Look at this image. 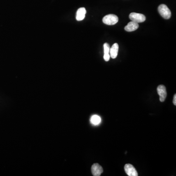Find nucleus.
<instances>
[{"instance_id":"7","label":"nucleus","mask_w":176,"mask_h":176,"mask_svg":"<svg viewBox=\"0 0 176 176\" xmlns=\"http://www.w3.org/2000/svg\"><path fill=\"white\" fill-rule=\"evenodd\" d=\"M139 27L138 23L131 21L128 23L127 25L125 26L124 29L127 32H132V31L136 30Z\"/></svg>"},{"instance_id":"5","label":"nucleus","mask_w":176,"mask_h":176,"mask_svg":"<svg viewBox=\"0 0 176 176\" xmlns=\"http://www.w3.org/2000/svg\"><path fill=\"white\" fill-rule=\"evenodd\" d=\"M125 171L129 176H137L138 173L133 165L131 164H126L124 166Z\"/></svg>"},{"instance_id":"11","label":"nucleus","mask_w":176,"mask_h":176,"mask_svg":"<svg viewBox=\"0 0 176 176\" xmlns=\"http://www.w3.org/2000/svg\"><path fill=\"white\" fill-rule=\"evenodd\" d=\"M90 121L93 124L97 125L100 123L101 118L98 115H94L90 118Z\"/></svg>"},{"instance_id":"12","label":"nucleus","mask_w":176,"mask_h":176,"mask_svg":"<svg viewBox=\"0 0 176 176\" xmlns=\"http://www.w3.org/2000/svg\"><path fill=\"white\" fill-rule=\"evenodd\" d=\"M173 104H174V105H176V95L175 94V95L174 96V99H173Z\"/></svg>"},{"instance_id":"10","label":"nucleus","mask_w":176,"mask_h":176,"mask_svg":"<svg viewBox=\"0 0 176 176\" xmlns=\"http://www.w3.org/2000/svg\"><path fill=\"white\" fill-rule=\"evenodd\" d=\"M104 47V59L105 60V61H109L110 60V47L109 44L107 43H105L103 45Z\"/></svg>"},{"instance_id":"2","label":"nucleus","mask_w":176,"mask_h":176,"mask_svg":"<svg viewBox=\"0 0 176 176\" xmlns=\"http://www.w3.org/2000/svg\"><path fill=\"white\" fill-rule=\"evenodd\" d=\"M102 21L105 24L107 25H114L118 21V18L114 14H108L104 16Z\"/></svg>"},{"instance_id":"1","label":"nucleus","mask_w":176,"mask_h":176,"mask_svg":"<svg viewBox=\"0 0 176 176\" xmlns=\"http://www.w3.org/2000/svg\"><path fill=\"white\" fill-rule=\"evenodd\" d=\"M158 12L162 17L169 19L171 16V12L166 5L161 4L158 7Z\"/></svg>"},{"instance_id":"9","label":"nucleus","mask_w":176,"mask_h":176,"mask_svg":"<svg viewBox=\"0 0 176 176\" xmlns=\"http://www.w3.org/2000/svg\"><path fill=\"white\" fill-rule=\"evenodd\" d=\"M86 9L84 7H81L78 9L76 12V19L78 21H82L85 17L86 15Z\"/></svg>"},{"instance_id":"6","label":"nucleus","mask_w":176,"mask_h":176,"mask_svg":"<svg viewBox=\"0 0 176 176\" xmlns=\"http://www.w3.org/2000/svg\"><path fill=\"white\" fill-rule=\"evenodd\" d=\"M92 174L94 176H100L103 172V168L99 164H95L91 168Z\"/></svg>"},{"instance_id":"4","label":"nucleus","mask_w":176,"mask_h":176,"mask_svg":"<svg viewBox=\"0 0 176 176\" xmlns=\"http://www.w3.org/2000/svg\"><path fill=\"white\" fill-rule=\"evenodd\" d=\"M157 92L158 95L160 96V102H163L165 100L167 96V92L165 87L163 85H160L157 88Z\"/></svg>"},{"instance_id":"3","label":"nucleus","mask_w":176,"mask_h":176,"mask_svg":"<svg viewBox=\"0 0 176 176\" xmlns=\"http://www.w3.org/2000/svg\"><path fill=\"white\" fill-rule=\"evenodd\" d=\"M129 18L131 20L136 23H140L144 22L146 20L145 15L141 13L132 12L130 13Z\"/></svg>"},{"instance_id":"8","label":"nucleus","mask_w":176,"mask_h":176,"mask_svg":"<svg viewBox=\"0 0 176 176\" xmlns=\"http://www.w3.org/2000/svg\"><path fill=\"white\" fill-rule=\"evenodd\" d=\"M119 49V46L118 44L114 43L111 48H110V57L112 58L115 59L118 56V52Z\"/></svg>"}]
</instances>
